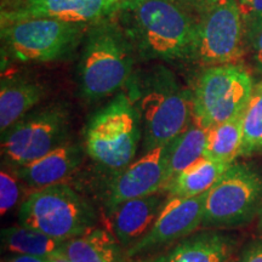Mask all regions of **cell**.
Returning <instances> with one entry per match:
<instances>
[{
  "label": "cell",
  "mask_w": 262,
  "mask_h": 262,
  "mask_svg": "<svg viewBox=\"0 0 262 262\" xmlns=\"http://www.w3.org/2000/svg\"><path fill=\"white\" fill-rule=\"evenodd\" d=\"M168 145L145 152L141 158L120 170L107 187L104 202L107 210L126 201L163 191L166 183Z\"/></svg>",
  "instance_id": "4fadbf2b"
},
{
  "label": "cell",
  "mask_w": 262,
  "mask_h": 262,
  "mask_svg": "<svg viewBox=\"0 0 262 262\" xmlns=\"http://www.w3.org/2000/svg\"><path fill=\"white\" fill-rule=\"evenodd\" d=\"M83 162V149L77 143L66 141L40 158L21 166L10 168L19 181L32 191L62 183Z\"/></svg>",
  "instance_id": "5bb4252c"
},
{
  "label": "cell",
  "mask_w": 262,
  "mask_h": 262,
  "mask_svg": "<svg viewBox=\"0 0 262 262\" xmlns=\"http://www.w3.org/2000/svg\"><path fill=\"white\" fill-rule=\"evenodd\" d=\"M18 2H21V0H2V8H3V6L16 4V3H18Z\"/></svg>",
  "instance_id": "4dcf8cb0"
},
{
  "label": "cell",
  "mask_w": 262,
  "mask_h": 262,
  "mask_svg": "<svg viewBox=\"0 0 262 262\" xmlns=\"http://www.w3.org/2000/svg\"><path fill=\"white\" fill-rule=\"evenodd\" d=\"M70 112L62 103H51L22 117L2 133V156L9 168L40 158L67 140Z\"/></svg>",
  "instance_id": "9c48e42d"
},
{
  "label": "cell",
  "mask_w": 262,
  "mask_h": 262,
  "mask_svg": "<svg viewBox=\"0 0 262 262\" xmlns=\"http://www.w3.org/2000/svg\"><path fill=\"white\" fill-rule=\"evenodd\" d=\"M45 96V86L25 77L6 78L0 86V130L4 133L31 112Z\"/></svg>",
  "instance_id": "e0dca14e"
},
{
  "label": "cell",
  "mask_w": 262,
  "mask_h": 262,
  "mask_svg": "<svg viewBox=\"0 0 262 262\" xmlns=\"http://www.w3.org/2000/svg\"><path fill=\"white\" fill-rule=\"evenodd\" d=\"M166 201L168 195L158 192L110 209L111 228L120 245L127 249L142 238L155 224Z\"/></svg>",
  "instance_id": "9a60e30c"
},
{
  "label": "cell",
  "mask_w": 262,
  "mask_h": 262,
  "mask_svg": "<svg viewBox=\"0 0 262 262\" xmlns=\"http://www.w3.org/2000/svg\"><path fill=\"white\" fill-rule=\"evenodd\" d=\"M244 44L238 0H220L196 19L189 60L209 67L237 63L243 56Z\"/></svg>",
  "instance_id": "30bf717a"
},
{
  "label": "cell",
  "mask_w": 262,
  "mask_h": 262,
  "mask_svg": "<svg viewBox=\"0 0 262 262\" xmlns=\"http://www.w3.org/2000/svg\"><path fill=\"white\" fill-rule=\"evenodd\" d=\"M4 262H48V258L28 256V255H14V256L6 258Z\"/></svg>",
  "instance_id": "f1b7e54d"
},
{
  "label": "cell",
  "mask_w": 262,
  "mask_h": 262,
  "mask_svg": "<svg viewBox=\"0 0 262 262\" xmlns=\"http://www.w3.org/2000/svg\"><path fill=\"white\" fill-rule=\"evenodd\" d=\"M48 262H71V261L68 260V258H66L64 256H62V255L56 253L52 255V256L48 257Z\"/></svg>",
  "instance_id": "f546056e"
},
{
  "label": "cell",
  "mask_w": 262,
  "mask_h": 262,
  "mask_svg": "<svg viewBox=\"0 0 262 262\" xmlns=\"http://www.w3.org/2000/svg\"><path fill=\"white\" fill-rule=\"evenodd\" d=\"M17 176L14 171L3 164L2 172H0V211L2 215L15 208L22 193V186L19 185Z\"/></svg>",
  "instance_id": "cb8c5ba5"
},
{
  "label": "cell",
  "mask_w": 262,
  "mask_h": 262,
  "mask_svg": "<svg viewBox=\"0 0 262 262\" xmlns=\"http://www.w3.org/2000/svg\"><path fill=\"white\" fill-rule=\"evenodd\" d=\"M244 24L245 44L251 39L262 25V0H238Z\"/></svg>",
  "instance_id": "d4e9b609"
},
{
  "label": "cell",
  "mask_w": 262,
  "mask_h": 262,
  "mask_svg": "<svg viewBox=\"0 0 262 262\" xmlns=\"http://www.w3.org/2000/svg\"><path fill=\"white\" fill-rule=\"evenodd\" d=\"M116 15L140 56L191 58L196 19L172 0H122Z\"/></svg>",
  "instance_id": "6da1fadb"
},
{
  "label": "cell",
  "mask_w": 262,
  "mask_h": 262,
  "mask_svg": "<svg viewBox=\"0 0 262 262\" xmlns=\"http://www.w3.org/2000/svg\"><path fill=\"white\" fill-rule=\"evenodd\" d=\"M234 244L227 234L205 231L180 239L166 250L139 262H227Z\"/></svg>",
  "instance_id": "2e32d148"
},
{
  "label": "cell",
  "mask_w": 262,
  "mask_h": 262,
  "mask_svg": "<svg viewBox=\"0 0 262 262\" xmlns=\"http://www.w3.org/2000/svg\"><path fill=\"white\" fill-rule=\"evenodd\" d=\"M208 193L192 198H168L149 231L125 250L127 257L148 254L188 237L203 224Z\"/></svg>",
  "instance_id": "8fae6325"
},
{
  "label": "cell",
  "mask_w": 262,
  "mask_h": 262,
  "mask_svg": "<svg viewBox=\"0 0 262 262\" xmlns=\"http://www.w3.org/2000/svg\"><path fill=\"white\" fill-rule=\"evenodd\" d=\"M243 143V114L209 127L204 158L232 165L241 156Z\"/></svg>",
  "instance_id": "44dd1931"
},
{
  "label": "cell",
  "mask_w": 262,
  "mask_h": 262,
  "mask_svg": "<svg viewBox=\"0 0 262 262\" xmlns=\"http://www.w3.org/2000/svg\"><path fill=\"white\" fill-rule=\"evenodd\" d=\"M251 48V52H253V61L255 64V68L262 73V25L261 27L257 29L255 35L249 42Z\"/></svg>",
  "instance_id": "83f0119b"
},
{
  "label": "cell",
  "mask_w": 262,
  "mask_h": 262,
  "mask_svg": "<svg viewBox=\"0 0 262 262\" xmlns=\"http://www.w3.org/2000/svg\"><path fill=\"white\" fill-rule=\"evenodd\" d=\"M122 0H21L2 8V25L25 18H55L95 24L116 15Z\"/></svg>",
  "instance_id": "7c38bea8"
},
{
  "label": "cell",
  "mask_w": 262,
  "mask_h": 262,
  "mask_svg": "<svg viewBox=\"0 0 262 262\" xmlns=\"http://www.w3.org/2000/svg\"><path fill=\"white\" fill-rule=\"evenodd\" d=\"M62 243L63 242L21 224L10 226L2 231L3 248L15 255L48 258L57 253Z\"/></svg>",
  "instance_id": "7402d4cb"
},
{
  "label": "cell",
  "mask_w": 262,
  "mask_h": 262,
  "mask_svg": "<svg viewBox=\"0 0 262 262\" xmlns=\"http://www.w3.org/2000/svg\"><path fill=\"white\" fill-rule=\"evenodd\" d=\"M254 90L253 78L237 63L212 66L192 93L193 122L209 127L242 116Z\"/></svg>",
  "instance_id": "ba28073f"
},
{
  "label": "cell",
  "mask_w": 262,
  "mask_h": 262,
  "mask_svg": "<svg viewBox=\"0 0 262 262\" xmlns=\"http://www.w3.org/2000/svg\"><path fill=\"white\" fill-rule=\"evenodd\" d=\"M238 262H262V239L249 243L242 251Z\"/></svg>",
  "instance_id": "4316f807"
},
{
  "label": "cell",
  "mask_w": 262,
  "mask_h": 262,
  "mask_svg": "<svg viewBox=\"0 0 262 262\" xmlns=\"http://www.w3.org/2000/svg\"><path fill=\"white\" fill-rule=\"evenodd\" d=\"M57 253L71 262H124L118 239L101 228L63 242Z\"/></svg>",
  "instance_id": "ac0fdd59"
},
{
  "label": "cell",
  "mask_w": 262,
  "mask_h": 262,
  "mask_svg": "<svg viewBox=\"0 0 262 262\" xmlns=\"http://www.w3.org/2000/svg\"><path fill=\"white\" fill-rule=\"evenodd\" d=\"M206 135V127L192 122L187 129L169 143L166 157V183L192 164L204 158Z\"/></svg>",
  "instance_id": "ffe728a7"
},
{
  "label": "cell",
  "mask_w": 262,
  "mask_h": 262,
  "mask_svg": "<svg viewBox=\"0 0 262 262\" xmlns=\"http://www.w3.org/2000/svg\"><path fill=\"white\" fill-rule=\"evenodd\" d=\"M262 152V81L254 85L253 94L243 112V143L241 156Z\"/></svg>",
  "instance_id": "603a6c76"
},
{
  "label": "cell",
  "mask_w": 262,
  "mask_h": 262,
  "mask_svg": "<svg viewBox=\"0 0 262 262\" xmlns=\"http://www.w3.org/2000/svg\"><path fill=\"white\" fill-rule=\"evenodd\" d=\"M136 54L116 15L90 25L78 70L81 97L96 102L126 86Z\"/></svg>",
  "instance_id": "3957f363"
},
{
  "label": "cell",
  "mask_w": 262,
  "mask_h": 262,
  "mask_svg": "<svg viewBox=\"0 0 262 262\" xmlns=\"http://www.w3.org/2000/svg\"><path fill=\"white\" fill-rule=\"evenodd\" d=\"M172 2L185 10L193 18L198 19L220 0H172Z\"/></svg>",
  "instance_id": "484cf974"
},
{
  "label": "cell",
  "mask_w": 262,
  "mask_h": 262,
  "mask_svg": "<svg viewBox=\"0 0 262 262\" xmlns=\"http://www.w3.org/2000/svg\"><path fill=\"white\" fill-rule=\"evenodd\" d=\"M260 225H261V228H262V215H261V221H260Z\"/></svg>",
  "instance_id": "1f68e13d"
},
{
  "label": "cell",
  "mask_w": 262,
  "mask_h": 262,
  "mask_svg": "<svg viewBox=\"0 0 262 262\" xmlns=\"http://www.w3.org/2000/svg\"><path fill=\"white\" fill-rule=\"evenodd\" d=\"M18 221L66 242L95 228L97 215L86 199L62 182L29 193L19 208Z\"/></svg>",
  "instance_id": "5b68a950"
},
{
  "label": "cell",
  "mask_w": 262,
  "mask_h": 262,
  "mask_svg": "<svg viewBox=\"0 0 262 262\" xmlns=\"http://www.w3.org/2000/svg\"><path fill=\"white\" fill-rule=\"evenodd\" d=\"M227 262H229V261H227Z\"/></svg>",
  "instance_id": "d6a6232c"
},
{
  "label": "cell",
  "mask_w": 262,
  "mask_h": 262,
  "mask_svg": "<svg viewBox=\"0 0 262 262\" xmlns=\"http://www.w3.org/2000/svg\"><path fill=\"white\" fill-rule=\"evenodd\" d=\"M127 90L140 114L145 152L168 145L192 124V94L168 68L156 66L133 75Z\"/></svg>",
  "instance_id": "7a4b0ae2"
},
{
  "label": "cell",
  "mask_w": 262,
  "mask_h": 262,
  "mask_svg": "<svg viewBox=\"0 0 262 262\" xmlns=\"http://www.w3.org/2000/svg\"><path fill=\"white\" fill-rule=\"evenodd\" d=\"M142 137L136 107L127 94H118L88 123L85 152L102 168L120 171L134 162Z\"/></svg>",
  "instance_id": "277c9868"
},
{
  "label": "cell",
  "mask_w": 262,
  "mask_h": 262,
  "mask_svg": "<svg viewBox=\"0 0 262 262\" xmlns=\"http://www.w3.org/2000/svg\"><path fill=\"white\" fill-rule=\"evenodd\" d=\"M231 165L202 158L166 183L168 198H192L208 193Z\"/></svg>",
  "instance_id": "d6986e66"
},
{
  "label": "cell",
  "mask_w": 262,
  "mask_h": 262,
  "mask_svg": "<svg viewBox=\"0 0 262 262\" xmlns=\"http://www.w3.org/2000/svg\"><path fill=\"white\" fill-rule=\"evenodd\" d=\"M89 27L55 18L19 19L2 25L3 47L12 60L22 63L61 60L79 47Z\"/></svg>",
  "instance_id": "8992f818"
},
{
  "label": "cell",
  "mask_w": 262,
  "mask_h": 262,
  "mask_svg": "<svg viewBox=\"0 0 262 262\" xmlns=\"http://www.w3.org/2000/svg\"><path fill=\"white\" fill-rule=\"evenodd\" d=\"M258 215H262V171L234 162L208 192L202 226L237 228Z\"/></svg>",
  "instance_id": "52a82bcc"
}]
</instances>
